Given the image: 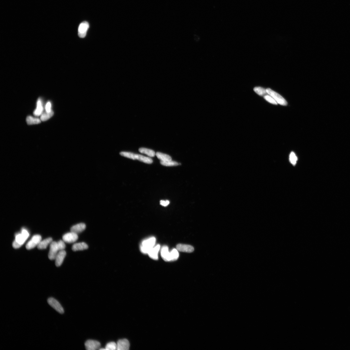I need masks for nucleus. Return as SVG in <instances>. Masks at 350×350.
Instances as JSON below:
<instances>
[{
  "mask_svg": "<svg viewBox=\"0 0 350 350\" xmlns=\"http://www.w3.org/2000/svg\"><path fill=\"white\" fill-rule=\"evenodd\" d=\"M63 240L65 242L72 243L75 242L78 239L77 234L71 231L65 234L63 236Z\"/></svg>",
  "mask_w": 350,
  "mask_h": 350,
  "instance_id": "obj_8",
  "label": "nucleus"
},
{
  "mask_svg": "<svg viewBox=\"0 0 350 350\" xmlns=\"http://www.w3.org/2000/svg\"><path fill=\"white\" fill-rule=\"evenodd\" d=\"M176 249L180 252L191 253L193 252L194 249L191 245L179 244L177 245Z\"/></svg>",
  "mask_w": 350,
  "mask_h": 350,
  "instance_id": "obj_12",
  "label": "nucleus"
},
{
  "mask_svg": "<svg viewBox=\"0 0 350 350\" xmlns=\"http://www.w3.org/2000/svg\"><path fill=\"white\" fill-rule=\"evenodd\" d=\"M86 228V225L84 223H80L74 225L71 228V231L77 234L81 233Z\"/></svg>",
  "mask_w": 350,
  "mask_h": 350,
  "instance_id": "obj_15",
  "label": "nucleus"
},
{
  "mask_svg": "<svg viewBox=\"0 0 350 350\" xmlns=\"http://www.w3.org/2000/svg\"><path fill=\"white\" fill-rule=\"evenodd\" d=\"M266 90L267 93L272 97L277 103L283 106H286L287 105L286 101L279 93L270 88H267Z\"/></svg>",
  "mask_w": 350,
  "mask_h": 350,
  "instance_id": "obj_3",
  "label": "nucleus"
},
{
  "mask_svg": "<svg viewBox=\"0 0 350 350\" xmlns=\"http://www.w3.org/2000/svg\"><path fill=\"white\" fill-rule=\"evenodd\" d=\"M136 160L147 164H151L153 162L151 158L138 154L136 155Z\"/></svg>",
  "mask_w": 350,
  "mask_h": 350,
  "instance_id": "obj_20",
  "label": "nucleus"
},
{
  "mask_svg": "<svg viewBox=\"0 0 350 350\" xmlns=\"http://www.w3.org/2000/svg\"><path fill=\"white\" fill-rule=\"evenodd\" d=\"M106 350H115L117 349V344L114 342L108 343L106 346Z\"/></svg>",
  "mask_w": 350,
  "mask_h": 350,
  "instance_id": "obj_28",
  "label": "nucleus"
},
{
  "mask_svg": "<svg viewBox=\"0 0 350 350\" xmlns=\"http://www.w3.org/2000/svg\"><path fill=\"white\" fill-rule=\"evenodd\" d=\"M85 346L86 349L88 350H96L100 347L101 344L97 341L89 340L85 343Z\"/></svg>",
  "mask_w": 350,
  "mask_h": 350,
  "instance_id": "obj_9",
  "label": "nucleus"
},
{
  "mask_svg": "<svg viewBox=\"0 0 350 350\" xmlns=\"http://www.w3.org/2000/svg\"><path fill=\"white\" fill-rule=\"evenodd\" d=\"M160 163H161V164L162 165L166 166H176L180 165L178 162L172 161H172H161Z\"/></svg>",
  "mask_w": 350,
  "mask_h": 350,
  "instance_id": "obj_27",
  "label": "nucleus"
},
{
  "mask_svg": "<svg viewBox=\"0 0 350 350\" xmlns=\"http://www.w3.org/2000/svg\"><path fill=\"white\" fill-rule=\"evenodd\" d=\"M264 98L268 102L271 104H275V105H277V104L276 101L272 97H271L269 95H266L264 96Z\"/></svg>",
  "mask_w": 350,
  "mask_h": 350,
  "instance_id": "obj_30",
  "label": "nucleus"
},
{
  "mask_svg": "<svg viewBox=\"0 0 350 350\" xmlns=\"http://www.w3.org/2000/svg\"><path fill=\"white\" fill-rule=\"evenodd\" d=\"M170 204V201H169L166 200V201L162 200L160 201V204L163 206L166 207Z\"/></svg>",
  "mask_w": 350,
  "mask_h": 350,
  "instance_id": "obj_33",
  "label": "nucleus"
},
{
  "mask_svg": "<svg viewBox=\"0 0 350 350\" xmlns=\"http://www.w3.org/2000/svg\"><path fill=\"white\" fill-rule=\"evenodd\" d=\"M29 235L28 231L25 229L22 228L21 233L15 235V240L12 244L13 247L15 249L20 247L27 240Z\"/></svg>",
  "mask_w": 350,
  "mask_h": 350,
  "instance_id": "obj_1",
  "label": "nucleus"
},
{
  "mask_svg": "<svg viewBox=\"0 0 350 350\" xmlns=\"http://www.w3.org/2000/svg\"><path fill=\"white\" fill-rule=\"evenodd\" d=\"M161 255L162 259L165 261H171L170 252L169 251L168 247L164 246L162 247L161 250Z\"/></svg>",
  "mask_w": 350,
  "mask_h": 350,
  "instance_id": "obj_13",
  "label": "nucleus"
},
{
  "mask_svg": "<svg viewBox=\"0 0 350 350\" xmlns=\"http://www.w3.org/2000/svg\"><path fill=\"white\" fill-rule=\"evenodd\" d=\"M139 151L142 153L145 154L150 157H154L155 155V153L153 150L145 148H140L139 149Z\"/></svg>",
  "mask_w": 350,
  "mask_h": 350,
  "instance_id": "obj_22",
  "label": "nucleus"
},
{
  "mask_svg": "<svg viewBox=\"0 0 350 350\" xmlns=\"http://www.w3.org/2000/svg\"><path fill=\"white\" fill-rule=\"evenodd\" d=\"M47 303L49 305L58 313L61 314L64 313V310L63 307L56 299L53 298H50L47 300Z\"/></svg>",
  "mask_w": 350,
  "mask_h": 350,
  "instance_id": "obj_4",
  "label": "nucleus"
},
{
  "mask_svg": "<svg viewBox=\"0 0 350 350\" xmlns=\"http://www.w3.org/2000/svg\"><path fill=\"white\" fill-rule=\"evenodd\" d=\"M254 91L257 94L261 96H264L267 94L266 89L261 87H255L254 88Z\"/></svg>",
  "mask_w": 350,
  "mask_h": 350,
  "instance_id": "obj_25",
  "label": "nucleus"
},
{
  "mask_svg": "<svg viewBox=\"0 0 350 350\" xmlns=\"http://www.w3.org/2000/svg\"><path fill=\"white\" fill-rule=\"evenodd\" d=\"M297 158L295 153L293 152H291L290 155V161L292 164L295 165L297 161Z\"/></svg>",
  "mask_w": 350,
  "mask_h": 350,
  "instance_id": "obj_29",
  "label": "nucleus"
},
{
  "mask_svg": "<svg viewBox=\"0 0 350 350\" xmlns=\"http://www.w3.org/2000/svg\"><path fill=\"white\" fill-rule=\"evenodd\" d=\"M41 120L38 118L33 117L31 116L27 117V122L28 125H34L41 123Z\"/></svg>",
  "mask_w": 350,
  "mask_h": 350,
  "instance_id": "obj_21",
  "label": "nucleus"
},
{
  "mask_svg": "<svg viewBox=\"0 0 350 350\" xmlns=\"http://www.w3.org/2000/svg\"><path fill=\"white\" fill-rule=\"evenodd\" d=\"M54 114V112L52 110L50 112H46L42 114L40 117V119L42 121H45L50 119L51 117L53 116Z\"/></svg>",
  "mask_w": 350,
  "mask_h": 350,
  "instance_id": "obj_24",
  "label": "nucleus"
},
{
  "mask_svg": "<svg viewBox=\"0 0 350 350\" xmlns=\"http://www.w3.org/2000/svg\"><path fill=\"white\" fill-rule=\"evenodd\" d=\"M43 108L42 107V102L40 98H39L37 101V109L34 113V115L37 116H40L43 112Z\"/></svg>",
  "mask_w": 350,
  "mask_h": 350,
  "instance_id": "obj_18",
  "label": "nucleus"
},
{
  "mask_svg": "<svg viewBox=\"0 0 350 350\" xmlns=\"http://www.w3.org/2000/svg\"><path fill=\"white\" fill-rule=\"evenodd\" d=\"M89 27V23L87 22L81 23L78 28V35L81 38H83L86 37L87 32Z\"/></svg>",
  "mask_w": 350,
  "mask_h": 350,
  "instance_id": "obj_7",
  "label": "nucleus"
},
{
  "mask_svg": "<svg viewBox=\"0 0 350 350\" xmlns=\"http://www.w3.org/2000/svg\"><path fill=\"white\" fill-rule=\"evenodd\" d=\"M66 255V252L64 250H61L58 252L55 259V265L57 267H60L61 265L63 262Z\"/></svg>",
  "mask_w": 350,
  "mask_h": 350,
  "instance_id": "obj_11",
  "label": "nucleus"
},
{
  "mask_svg": "<svg viewBox=\"0 0 350 350\" xmlns=\"http://www.w3.org/2000/svg\"><path fill=\"white\" fill-rule=\"evenodd\" d=\"M100 350H106V349L101 348V349H100Z\"/></svg>",
  "mask_w": 350,
  "mask_h": 350,
  "instance_id": "obj_34",
  "label": "nucleus"
},
{
  "mask_svg": "<svg viewBox=\"0 0 350 350\" xmlns=\"http://www.w3.org/2000/svg\"><path fill=\"white\" fill-rule=\"evenodd\" d=\"M171 261L176 260L178 259L179 257V254L178 250L175 249H173L170 252Z\"/></svg>",
  "mask_w": 350,
  "mask_h": 350,
  "instance_id": "obj_26",
  "label": "nucleus"
},
{
  "mask_svg": "<svg viewBox=\"0 0 350 350\" xmlns=\"http://www.w3.org/2000/svg\"><path fill=\"white\" fill-rule=\"evenodd\" d=\"M160 246L159 244L156 245L150 250L148 253L149 257L152 259L157 260L158 259V253L160 250Z\"/></svg>",
  "mask_w": 350,
  "mask_h": 350,
  "instance_id": "obj_14",
  "label": "nucleus"
},
{
  "mask_svg": "<svg viewBox=\"0 0 350 350\" xmlns=\"http://www.w3.org/2000/svg\"><path fill=\"white\" fill-rule=\"evenodd\" d=\"M129 347L130 343L127 339H121L117 341V349L118 350H128Z\"/></svg>",
  "mask_w": 350,
  "mask_h": 350,
  "instance_id": "obj_10",
  "label": "nucleus"
},
{
  "mask_svg": "<svg viewBox=\"0 0 350 350\" xmlns=\"http://www.w3.org/2000/svg\"><path fill=\"white\" fill-rule=\"evenodd\" d=\"M120 155L121 156L125 157L127 158L132 159L133 160H136L137 154L129 152H122L120 153Z\"/></svg>",
  "mask_w": 350,
  "mask_h": 350,
  "instance_id": "obj_23",
  "label": "nucleus"
},
{
  "mask_svg": "<svg viewBox=\"0 0 350 350\" xmlns=\"http://www.w3.org/2000/svg\"><path fill=\"white\" fill-rule=\"evenodd\" d=\"M51 103L50 102H48L45 106V110L46 112H50L52 110L51 109Z\"/></svg>",
  "mask_w": 350,
  "mask_h": 350,
  "instance_id": "obj_32",
  "label": "nucleus"
},
{
  "mask_svg": "<svg viewBox=\"0 0 350 350\" xmlns=\"http://www.w3.org/2000/svg\"><path fill=\"white\" fill-rule=\"evenodd\" d=\"M53 241V239L51 238H48L45 239L41 241L40 243L37 246L39 249H44L46 248L49 244H50Z\"/></svg>",
  "mask_w": 350,
  "mask_h": 350,
  "instance_id": "obj_17",
  "label": "nucleus"
},
{
  "mask_svg": "<svg viewBox=\"0 0 350 350\" xmlns=\"http://www.w3.org/2000/svg\"><path fill=\"white\" fill-rule=\"evenodd\" d=\"M59 251L57 243L56 241H52L50 244V249L48 254V257L51 260H54Z\"/></svg>",
  "mask_w": 350,
  "mask_h": 350,
  "instance_id": "obj_6",
  "label": "nucleus"
},
{
  "mask_svg": "<svg viewBox=\"0 0 350 350\" xmlns=\"http://www.w3.org/2000/svg\"><path fill=\"white\" fill-rule=\"evenodd\" d=\"M156 241V238L154 237H150L144 240L140 245L141 251L143 254H148L149 251L155 247Z\"/></svg>",
  "mask_w": 350,
  "mask_h": 350,
  "instance_id": "obj_2",
  "label": "nucleus"
},
{
  "mask_svg": "<svg viewBox=\"0 0 350 350\" xmlns=\"http://www.w3.org/2000/svg\"><path fill=\"white\" fill-rule=\"evenodd\" d=\"M157 157L162 161H172V159L169 155L160 152H157L156 154Z\"/></svg>",
  "mask_w": 350,
  "mask_h": 350,
  "instance_id": "obj_19",
  "label": "nucleus"
},
{
  "mask_svg": "<svg viewBox=\"0 0 350 350\" xmlns=\"http://www.w3.org/2000/svg\"><path fill=\"white\" fill-rule=\"evenodd\" d=\"M88 248V245L86 243L84 242H81L74 244L72 247V249L74 251H76L86 250Z\"/></svg>",
  "mask_w": 350,
  "mask_h": 350,
  "instance_id": "obj_16",
  "label": "nucleus"
},
{
  "mask_svg": "<svg viewBox=\"0 0 350 350\" xmlns=\"http://www.w3.org/2000/svg\"><path fill=\"white\" fill-rule=\"evenodd\" d=\"M41 239L42 237L40 235H34L26 245V248L28 250H30L38 246L41 241Z\"/></svg>",
  "mask_w": 350,
  "mask_h": 350,
  "instance_id": "obj_5",
  "label": "nucleus"
},
{
  "mask_svg": "<svg viewBox=\"0 0 350 350\" xmlns=\"http://www.w3.org/2000/svg\"><path fill=\"white\" fill-rule=\"evenodd\" d=\"M63 241L60 240L57 242V245L59 251L64 250L66 248V245Z\"/></svg>",
  "mask_w": 350,
  "mask_h": 350,
  "instance_id": "obj_31",
  "label": "nucleus"
}]
</instances>
